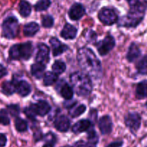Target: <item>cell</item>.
<instances>
[{
  "instance_id": "obj_1",
  "label": "cell",
  "mask_w": 147,
  "mask_h": 147,
  "mask_svg": "<svg viewBox=\"0 0 147 147\" xmlns=\"http://www.w3.org/2000/svg\"><path fill=\"white\" fill-rule=\"evenodd\" d=\"M78 61L80 68L89 77L99 78L102 75V67L93 51L88 47H82L78 51Z\"/></svg>"
},
{
  "instance_id": "obj_2",
  "label": "cell",
  "mask_w": 147,
  "mask_h": 147,
  "mask_svg": "<svg viewBox=\"0 0 147 147\" xmlns=\"http://www.w3.org/2000/svg\"><path fill=\"white\" fill-rule=\"evenodd\" d=\"M131 10L126 16L122 17L120 25L126 27H136L144 19V12L147 8L146 0H140L136 5L131 7Z\"/></svg>"
},
{
  "instance_id": "obj_3",
  "label": "cell",
  "mask_w": 147,
  "mask_h": 147,
  "mask_svg": "<svg viewBox=\"0 0 147 147\" xmlns=\"http://www.w3.org/2000/svg\"><path fill=\"white\" fill-rule=\"evenodd\" d=\"M73 91L80 96H88L92 90V83L90 77L84 73L76 72L70 77Z\"/></svg>"
},
{
  "instance_id": "obj_4",
  "label": "cell",
  "mask_w": 147,
  "mask_h": 147,
  "mask_svg": "<svg viewBox=\"0 0 147 147\" xmlns=\"http://www.w3.org/2000/svg\"><path fill=\"white\" fill-rule=\"evenodd\" d=\"M19 32L18 20L14 17H9L2 23V35L5 38L13 39Z\"/></svg>"
},
{
  "instance_id": "obj_5",
  "label": "cell",
  "mask_w": 147,
  "mask_h": 147,
  "mask_svg": "<svg viewBox=\"0 0 147 147\" xmlns=\"http://www.w3.org/2000/svg\"><path fill=\"white\" fill-rule=\"evenodd\" d=\"M98 18L102 23L106 25H111L118 21V16L112 9L103 8L98 13Z\"/></svg>"
},
{
  "instance_id": "obj_6",
  "label": "cell",
  "mask_w": 147,
  "mask_h": 147,
  "mask_svg": "<svg viewBox=\"0 0 147 147\" xmlns=\"http://www.w3.org/2000/svg\"><path fill=\"white\" fill-rule=\"evenodd\" d=\"M125 123L131 131H137L142 123V117L136 112L129 113L125 117Z\"/></svg>"
},
{
  "instance_id": "obj_7",
  "label": "cell",
  "mask_w": 147,
  "mask_h": 147,
  "mask_svg": "<svg viewBox=\"0 0 147 147\" xmlns=\"http://www.w3.org/2000/svg\"><path fill=\"white\" fill-rule=\"evenodd\" d=\"M96 46L100 55H106L114 47L115 40L112 36L109 35L105 37L103 40L98 42Z\"/></svg>"
},
{
  "instance_id": "obj_8",
  "label": "cell",
  "mask_w": 147,
  "mask_h": 147,
  "mask_svg": "<svg viewBox=\"0 0 147 147\" xmlns=\"http://www.w3.org/2000/svg\"><path fill=\"white\" fill-rule=\"evenodd\" d=\"M37 53L36 55L35 60L37 63H42L45 65V63H47L49 61V53H50V49L45 44L38 45L37 46Z\"/></svg>"
},
{
  "instance_id": "obj_9",
  "label": "cell",
  "mask_w": 147,
  "mask_h": 147,
  "mask_svg": "<svg viewBox=\"0 0 147 147\" xmlns=\"http://www.w3.org/2000/svg\"><path fill=\"white\" fill-rule=\"evenodd\" d=\"M86 13V9L81 4L76 3L70 7L69 10V17L72 20H78Z\"/></svg>"
},
{
  "instance_id": "obj_10",
  "label": "cell",
  "mask_w": 147,
  "mask_h": 147,
  "mask_svg": "<svg viewBox=\"0 0 147 147\" xmlns=\"http://www.w3.org/2000/svg\"><path fill=\"white\" fill-rule=\"evenodd\" d=\"M98 127L102 134H109L112 131L113 123L111 119L109 116H104L99 120Z\"/></svg>"
},
{
  "instance_id": "obj_11",
  "label": "cell",
  "mask_w": 147,
  "mask_h": 147,
  "mask_svg": "<svg viewBox=\"0 0 147 147\" xmlns=\"http://www.w3.org/2000/svg\"><path fill=\"white\" fill-rule=\"evenodd\" d=\"M50 43L52 45L53 55L54 56L60 55L68 49L66 45L62 43L55 37H52L50 40Z\"/></svg>"
},
{
  "instance_id": "obj_12",
  "label": "cell",
  "mask_w": 147,
  "mask_h": 147,
  "mask_svg": "<svg viewBox=\"0 0 147 147\" xmlns=\"http://www.w3.org/2000/svg\"><path fill=\"white\" fill-rule=\"evenodd\" d=\"M55 129L60 132H66L70 126V121L65 116H60L55 119L54 122Z\"/></svg>"
},
{
  "instance_id": "obj_13",
  "label": "cell",
  "mask_w": 147,
  "mask_h": 147,
  "mask_svg": "<svg viewBox=\"0 0 147 147\" xmlns=\"http://www.w3.org/2000/svg\"><path fill=\"white\" fill-rule=\"evenodd\" d=\"M19 51H20V59L22 58L24 60H28L32 55V44L30 42L20 45L19 44Z\"/></svg>"
},
{
  "instance_id": "obj_14",
  "label": "cell",
  "mask_w": 147,
  "mask_h": 147,
  "mask_svg": "<svg viewBox=\"0 0 147 147\" xmlns=\"http://www.w3.org/2000/svg\"><path fill=\"white\" fill-rule=\"evenodd\" d=\"M34 111L37 115L40 116H45L51 110V107L47 101L39 100L36 104H33Z\"/></svg>"
},
{
  "instance_id": "obj_15",
  "label": "cell",
  "mask_w": 147,
  "mask_h": 147,
  "mask_svg": "<svg viewBox=\"0 0 147 147\" xmlns=\"http://www.w3.org/2000/svg\"><path fill=\"white\" fill-rule=\"evenodd\" d=\"M91 123L87 119H82L73 125L72 131L75 134H80L88 131L90 128Z\"/></svg>"
},
{
  "instance_id": "obj_16",
  "label": "cell",
  "mask_w": 147,
  "mask_h": 147,
  "mask_svg": "<svg viewBox=\"0 0 147 147\" xmlns=\"http://www.w3.org/2000/svg\"><path fill=\"white\" fill-rule=\"evenodd\" d=\"M78 30L74 26L70 24H66L61 31L60 35L62 37L66 40H72L76 37Z\"/></svg>"
},
{
  "instance_id": "obj_17",
  "label": "cell",
  "mask_w": 147,
  "mask_h": 147,
  "mask_svg": "<svg viewBox=\"0 0 147 147\" xmlns=\"http://www.w3.org/2000/svg\"><path fill=\"white\" fill-rule=\"evenodd\" d=\"M16 86H17V92L22 97H25L31 93V86L24 80L20 82L16 81Z\"/></svg>"
},
{
  "instance_id": "obj_18",
  "label": "cell",
  "mask_w": 147,
  "mask_h": 147,
  "mask_svg": "<svg viewBox=\"0 0 147 147\" xmlns=\"http://www.w3.org/2000/svg\"><path fill=\"white\" fill-rule=\"evenodd\" d=\"M141 55V50L139 49V46L136 43L133 42L129 46V50H128L127 55H126V58L129 62L135 61L137 58H139Z\"/></svg>"
},
{
  "instance_id": "obj_19",
  "label": "cell",
  "mask_w": 147,
  "mask_h": 147,
  "mask_svg": "<svg viewBox=\"0 0 147 147\" xmlns=\"http://www.w3.org/2000/svg\"><path fill=\"white\" fill-rule=\"evenodd\" d=\"M1 91L7 96H11L15 93L17 91L16 80H14L12 81H6L3 83L1 86Z\"/></svg>"
},
{
  "instance_id": "obj_20",
  "label": "cell",
  "mask_w": 147,
  "mask_h": 147,
  "mask_svg": "<svg viewBox=\"0 0 147 147\" xmlns=\"http://www.w3.org/2000/svg\"><path fill=\"white\" fill-rule=\"evenodd\" d=\"M40 30V26L34 22L28 23L24 27V34L27 37H32Z\"/></svg>"
},
{
  "instance_id": "obj_21",
  "label": "cell",
  "mask_w": 147,
  "mask_h": 147,
  "mask_svg": "<svg viewBox=\"0 0 147 147\" xmlns=\"http://www.w3.org/2000/svg\"><path fill=\"white\" fill-rule=\"evenodd\" d=\"M45 70V65L42 63H37L31 66L32 75L37 79L41 78L44 76Z\"/></svg>"
},
{
  "instance_id": "obj_22",
  "label": "cell",
  "mask_w": 147,
  "mask_h": 147,
  "mask_svg": "<svg viewBox=\"0 0 147 147\" xmlns=\"http://www.w3.org/2000/svg\"><path fill=\"white\" fill-rule=\"evenodd\" d=\"M136 96L138 99L147 98V80L140 82L136 86Z\"/></svg>"
},
{
  "instance_id": "obj_23",
  "label": "cell",
  "mask_w": 147,
  "mask_h": 147,
  "mask_svg": "<svg viewBox=\"0 0 147 147\" xmlns=\"http://www.w3.org/2000/svg\"><path fill=\"white\" fill-rule=\"evenodd\" d=\"M19 10H20V13L22 17H28L32 11L31 6H30V3L27 2V1H20V5H19Z\"/></svg>"
},
{
  "instance_id": "obj_24",
  "label": "cell",
  "mask_w": 147,
  "mask_h": 147,
  "mask_svg": "<svg viewBox=\"0 0 147 147\" xmlns=\"http://www.w3.org/2000/svg\"><path fill=\"white\" fill-rule=\"evenodd\" d=\"M138 73L143 76H147V55L144 56L136 65Z\"/></svg>"
},
{
  "instance_id": "obj_25",
  "label": "cell",
  "mask_w": 147,
  "mask_h": 147,
  "mask_svg": "<svg viewBox=\"0 0 147 147\" xmlns=\"http://www.w3.org/2000/svg\"><path fill=\"white\" fill-rule=\"evenodd\" d=\"M73 89L68 84H64L60 90V94L66 100H70L73 96Z\"/></svg>"
},
{
  "instance_id": "obj_26",
  "label": "cell",
  "mask_w": 147,
  "mask_h": 147,
  "mask_svg": "<svg viewBox=\"0 0 147 147\" xmlns=\"http://www.w3.org/2000/svg\"><path fill=\"white\" fill-rule=\"evenodd\" d=\"M57 80V75L55 74L54 73H52V72H47V73L45 74L43 83H44V85L45 86H49L54 84Z\"/></svg>"
},
{
  "instance_id": "obj_27",
  "label": "cell",
  "mask_w": 147,
  "mask_h": 147,
  "mask_svg": "<svg viewBox=\"0 0 147 147\" xmlns=\"http://www.w3.org/2000/svg\"><path fill=\"white\" fill-rule=\"evenodd\" d=\"M52 68H53V72H54L55 74L56 75H60L62 74L63 73H64L65 70L66 69V65L65 64V63H63V61H60V60H57L54 63V64L52 66Z\"/></svg>"
},
{
  "instance_id": "obj_28",
  "label": "cell",
  "mask_w": 147,
  "mask_h": 147,
  "mask_svg": "<svg viewBox=\"0 0 147 147\" xmlns=\"http://www.w3.org/2000/svg\"><path fill=\"white\" fill-rule=\"evenodd\" d=\"M43 147H54L56 143V136L53 133H48L44 136Z\"/></svg>"
},
{
  "instance_id": "obj_29",
  "label": "cell",
  "mask_w": 147,
  "mask_h": 147,
  "mask_svg": "<svg viewBox=\"0 0 147 147\" xmlns=\"http://www.w3.org/2000/svg\"><path fill=\"white\" fill-rule=\"evenodd\" d=\"M51 4L50 0H39L34 6V9L37 11H42L47 9Z\"/></svg>"
},
{
  "instance_id": "obj_30",
  "label": "cell",
  "mask_w": 147,
  "mask_h": 147,
  "mask_svg": "<svg viewBox=\"0 0 147 147\" xmlns=\"http://www.w3.org/2000/svg\"><path fill=\"white\" fill-rule=\"evenodd\" d=\"M15 128L17 131L19 132H24L27 130V123L23 119L20 118H17L15 120Z\"/></svg>"
},
{
  "instance_id": "obj_31",
  "label": "cell",
  "mask_w": 147,
  "mask_h": 147,
  "mask_svg": "<svg viewBox=\"0 0 147 147\" xmlns=\"http://www.w3.org/2000/svg\"><path fill=\"white\" fill-rule=\"evenodd\" d=\"M86 110V107L84 105H80L78 107L76 108H73L70 111V115L71 116V117L73 118H76L78 116H80L81 114H83Z\"/></svg>"
},
{
  "instance_id": "obj_32",
  "label": "cell",
  "mask_w": 147,
  "mask_h": 147,
  "mask_svg": "<svg viewBox=\"0 0 147 147\" xmlns=\"http://www.w3.org/2000/svg\"><path fill=\"white\" fill-rule=\"evenodd\" d=\"M9 57L11 60H19L20 59V51H19V44L14 45L9 49Z\"/></svg>"
},
{
  "instance_id": "obj_33",
  "label": "cell",
  "mask_w": 147,
  "mask_h": 147,
  "mask_svg": "<svg viewBox=\"0 0 147 147\" xmlns=\"http://www.w3.org/2000/svg\"><path fill=\"white\" fill-rule=\"evenodd\" d=\"M88 131V142L96 145L98 142V136L93 129H89Z\"/></svg>"
},
{
  "instance_id": "obj_34",
  "label": "cell",
  "mask_w": 147,
  "mask_h": 147,
  "mask_svg": "<svg viewBox=\"0 0 147 147\" xmlns=\"http://www.w3.org/2000/svg\"><path fill=\"white\" fill-rule=\"evenodd\" d=\"M10 123V119L9 118L8 113L5 109L0 110V124L7 126Z\"/></svg>"
},
{
  "instance_id": "obj_35",
  "label": "cell",
  "mask_w": 147,
  "mask_h": 147,
  "mask_svg": "<svg viewBox=\"0 0 147 147\" xmlns=\"http://www.w3.org/2000/svg\"><path fill=\"white\" fill-rule=\"evenodd\" d=\"M53 24H54V20L53 17L50 15H46L43 17L42 20V24L45 28H50V27H53Z\"/></svg>"
},
{
  "instance_id": "obj_36",
  "label": "cell",
  "mask_w": 147,
  "mask_h": 147,
  "mask_svg": "<svg viewBox=\"0 0 147 147\" xmlns=\"http://www.w3.org/2000/svg\"><path fill=\"white\" fill-rule=\"evenodd\" d=\"M24 112L26 116H27V117L32 119V120L35 119V116H37V114L35 113V111L34 109V107H33V104H31L29 107H26L24 109Z\"/></svg>"
},
{
  "instance_id": "obj_37",
  "label": "cell",
  "mask_w": 147,
  "mask_h": 147,
  "mask_svg": "<svg viewBox=\"0 0 147 147\" xmlns=\"http://www.w3.org/2000/svg\"><path fill=\"white\" fill-rule=\"evenodd\" d=\"M7 111L12 116H17L20 113V107L18 105L11 104L7 106Z\"/></svg>"
},
{
  "instance_id": "obj_38",
  "label": "cell",
  "mask_w": 147,
  "mask_h": 147,
  "mask_svg": "<svg viewBox=\"0 0 147 147\" xmlns=\"http://www.w3.org/2000/svg\"><path fill=\"white\" fill-rule=\"evenodd\" d=\"M85 34H86L85 35H86L87 40L90 43H93L96 41V39H97V34L93 30H87Z\"/></svg>"
},
{
  "instance_id": "obj_39",
  "label": "cell",
  "mask_w": 147,
  "mask_h": 147,
  "mask_svg": "<svg viewBox=\"0 0 147 147\" xmlns=\"http://www.w3.org/2000/svg\"><path fill=\"white\" fill-rule=\"evenodd\" d=\"M73 147H96L95 144L90 143V142H86L84 141H78L76 142L73 144Z\"/></svg>"
},
{
  "instance_id": "obj_40",
  "label": "cell",
  "mask_w": 147,
  "mask_h": 147,
  "mask_svg": "<svg viewBox=\"0 0 147 147\" xmlns=\"http://www.w3.org/2000/svg\"><path fill=\"white\" fill-rule=\"evenodd\" d=\"M7 136L3 134H0V147H4L7 144Z\"/></svg>"
},
{
  "instance_id": "obj_41",
  "label": "cell",
  "mask_w": 147,
  "mask_h": 147,
  "mask_svg": "<svg viewBox=\"0 0 147 147\" xmlns=\"http://www.w3.org/2000/svg\"><path fill=\"white\" fill-rule=\"evenodd\" d=\"M7 75V70L4 66L0 64V78H2L3 77Z\"/></svg>"
},
{
  "instance_id": "obj_42",
  "label": "cell",
  "mask_w": 147,
  "mask_h": 147,
  "mask_svg": "<svg viewBox=\"0 0 147 147\" xmlns=\"http://www.w3.org/2000/svg\"><path fill=\"white\" fill-rule=\"evenodd\" d=\"M123 145V142H115L110 144L106 147H121Z\"/></svg>"
},
{
  "instance_id": "obj_43",
  "label": "cell",
  "mask_w": 147,
  "mask_h": 147,
  "mask_svg": "<svg viewBox=\"0 0 147 147\" xmlns=\"http://www.w3.org/2000/svg\"><path fill=\"white\" fill-rule=\"evenodd\" d=\"M126 1L129 2V4H130L131 7H133V6H134L135 4H136L139 2V0H126Z\"/></svg>"
},
{
  "instance_id": "obj_44",
  "label": "cell",
  "mask_w": 147,
  "mask_h": 147,
  "mask_svg": "<svg viewBox=\"0 0 147 147\" xmlns=\"http://www.w3.org/2000/svg\"><path fill=\"white\" fill-rule=\"evenodd\" d=\"M63 147H70V146H63Z\"/></svg>"
},
{
  "instance_id": "obj_45",
  "label": "cell",
  "mask_w": 147,
  "mask_h": 147,
  "mask_svg": "<svg viewBox=\"0 0 147 147\" xmlns=\"http://www.w3.org/2000/svg\"><path fill=\"white\" fill-rule=\"evenodd\" d=\"M146 106L147 107V102H146Z\"/></svg>"
},
{
  "instance_id": "obj_46",
  "label": "cell",
  "mask_w": 147,
  "mask_h": 147,
  "mask_svg": "<svg viewBox=\"0 0 147 147\" xmlns=\"http://www.w3.org/2000/svg\"><path fill=\"white\" fill-rule=\"evenodd\" d=\"M146 147H147V146H146Z\"/></svg>"
}]
</instances>
